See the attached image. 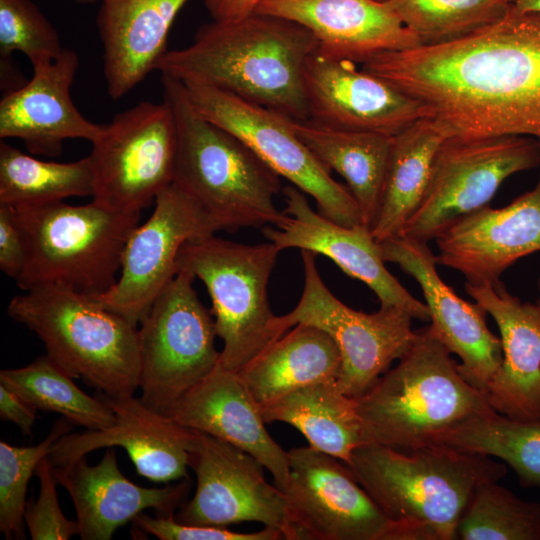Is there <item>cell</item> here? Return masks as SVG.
<instances>
[{"instance_id":"obj_40","label":"cell","mask_w":540,"mask_h":540,"mask_svg":"<svg viewBox=\"0 0 540 540\" xmlns=\"http://www.w3.org/2000/svg\"><path fill=\"white\" fill-rule=\"evenodd\" d=\"M142 531L161 540H280L284 534L276 528L264 526L251 533L235 532L226 527L190 525L175 520L174 515L151 517L140 513L133 520Z\"/></svg>"},{"instance_id":"obj_21","label":"cell","mask_w":540,"mask_h":540,"mask_svg":"<svg viewBox=\"0 0 540 540\" xmlns=\"http://www.w3.org/2000/svg\"><path fill=\"white\" fill-rule=\"evenodd\" d=\"M101 397L114 411V424L102 430L68 433L48 455L54 466L85 457L100 448L122 447L138 474L153 482L187 476L194 431L158 413L133 395Z\"/></svg>"},{"instance_id":"obj_13","label":"cell","mask_w":540,"mask_h":540,"mask_svg":"<svg viewBox=\"0 0 540 540\" xmlns=\"http://www.w3.org/2000/svg\"><path fill=\"white\" fill-rule=\"evenodd\" d=\"M178 135L170 106L142 101L116 114L88 155L92 200L124 213H141L174 179Z\"/></svg>"},{"instance_id":"obj_14","label":"cell","mask_w":540,"mask_h":540,"mask_svg":"<svg viewBox=\"0 0 540 540\" xmlns=\"http://www.w3.org/2000/svg\"><path fill=\"white\" fill-rule=\"evenodd\" d=\"M284 493L298 539L419 540L390 520L341 460L308 447L288 451Z\"/></svg>"},{"instance_id":"obj_3","label":"cell","mask_w":540,"mask_h":540,"mask_svg":"<svg viewBox=\"0 0 540 540\" xmlns=\"http://www.w3.org/2000/svg\"><path fill=\"white\" fill-rule=\"evenodd\" d=\"M346 465L382 512L419 540L456 539L476 488L506 474V465L490 456L446 445L403 452L365 442Z\"/></svg>"},{"instance_id":"obj_39","label":"cell","mask_w":540,"mask_h":540,"mask_svg":"<svg viewBox=\"0 0 540 540\" xmlns=\"http://www.w3.org/2000/svg\"><path fill=\"white\" fill-rule=\"evenodd\" d=\"M54 465L49 456L38 463L35 474L40 481L38 499L28 503L24 521L33 540H67L79 534L77 521L67 519L59 505L54 476Z\"/></svg>"},{"instance_id":"obj_6","label":"cell","mask_w":540,"mask_h":540,"mask_svg":"<svg viewBox=\"0 0 540 540\" xmlns=\"http://www.w3.org/2000/svg\"><path fill=\"white\" fill-rule=\"evenodd\" d=\"M24 292L10 300L7 313L40 338L56 364L105 395L134 394L140 375L137 325L67 286Z\"/></svg>"},{"instance_id":"obj_5","label":"cell","mask_w":540,"mask_h":540,"mask_svg":"<svg viewBox=\"0 0 540 540\" xmlns=\"http://www.w3.org/2000/svg\"><path fill=\"white\" fill-rule=\"evenodd\" d=\"M161 83L177 126L173 182L194 197L221 230L276 226L285 216L274 202L281 177L240 138L203 117L180 80L162 74Z\"/></svg>"},{"instance_id":"obj_22","label":"cell","mask_w":540,"mask_h":540,"mask_svg":"<svg viewBox=\"0 0 540 540\" xmlns=\"http://www.w3.org/2000/svg\"><path fill=\"white\" fill-rule=\"evenodd\" d=\"M33 75L0 101V138H18L34 155L56 157L68 139L94 142L105 125L88 120L74 105L71 86L78 54L64 49L55 59L32 65Z\"/></svg>"},{"instance_id":"obj_38","label":"cell","mask_w":540,"mask_h":540,"mask_svg":"<svg viewBox=\"0 0 540 540\" xmlns=\"http://www.w3.org/2000/svg\"><path fill=\"white\" fill-rule=\"evenodd\" d=\"M65 48L52 23L31 0H0V66L21 52L31 64L57 58Z\"/></svg>"},{"instance_id":"obj_30","label":"cell","mask_w":540,"mask_h":540,"mask_svg":"<svg viewBox=\"0 0 540 540\" xmlns=\"http://www.w3.org/2000/svg\"><path fill=\"white\" fill-rule=\"evenodd\" d=\"M264 421L287 423L300 431L309 446L347 463L365 443L356 400L337 381L317 382L259 405Z\"/></svg>"},{"instance_id":"obj_42","label":"cell","mask_w":540,"mask_h":540,"mask_svg":"<svg viewBox=\"0 0 540 540\" xmlns=\"http://www.w3.org/2000/svg\"><path fill=\"white\" fill-rule=\"evenodd\" d=\"M37 409L16 393L0 384V418L14 423L24 434H30Z\"/></svg>"},{"instance_id":"obj_36","label":"cell","mask_w":540,"mask_h":540,"mask_svg":"<svg viewBox=\"0 0 540 540\" xmlns=\"http://www.w3.org/2000/svg\"><path fill=\"white\" fill-rule=\"evenodd\" d=\"M421 45L458 40L501 19L503 0H391L387 2Z\"/></svg>"},{"instance_id":"obj_7","label":"cell","mask_w":540,"mask_h":540,"mask_svg":"<svg viewBox=\"0 0 540 540\" xmlns=\"http://www.w3.org/2000/svg\"><path fill=\"white\" fill-rule=\"evenodd\" d=\"M13 210L26 250L24 268L15 280L23 291L52 284L92 296L108 291L140 220V213L114 211L93 200Z\"/></svg>"},{"instance_id":"obj_15","label":"cell","mask_w":540,"mask_h":540,"mask_svg":"<svg viewBox=\"0 0 540 540\" xmlns=\"http://www.w3.org/2000/svg\"><path fill=\"white\" fill-rule=\"evenodd\" d=\"M154 202L151 216L127 240L116 283L102 294L91 295L137 326L177 274L182 246L222 231L201 204L174 182Z\"/></svg>"},{"instance_id":"obj_19","label":"cell","mask_w":540,"mask_h":540,"mask_svg":"<svg viewBox=\"0 0 540 540\" xmlns=\"http://www.w3.org/2000/svg\"><path fill=\"white\" fill-rule=\"evenodd\" d=\"M309 120L334 129L395 136L427 117L424 106L356 63L315 52L304 67Z\"/></svg>"},{"instance_id":"obj_48","label":"cell","mask_w":540,"mask_h":540,"mask_svg":"<svg viewBox=\"0 0 540 540\" xmlns=\"http://www.w3.org/2000/svg\"><path fill=\"white\" fill-rule=\"evenodd\" d=\"M377 1H380V2H389L391 0H377Z\"/></svg>"},{"instance_id":"obj_28","label":"cell","mask_w":540,"mask_h":540,"mask_svg":"<svg viewBox=\"0 0 540 540\" xmlns=\"http://www.w3.org/2000/svg\"><path fill=\"white\" fill-rule=\"evenodd\" d=\"M339 349L322 329L299 323L239 373L259 405L317 382L338 381Z\"/></svg>"},{"instance_id":"obj_20","label":"cell","mask_w":540,"mask_h":540,"mask_svg":"<svg viewBox=\"0 0 540 540\" xmlns=\"http://www.w3.org/2000/svg\"><path fill=\"white\" fill-rule=\"evenodd\" d=\"M438 264L473 285L494 284L518 259L540 251V175L536 185L502 208L489 205L446 227L436 238Z\"/></svg>"},{"instance_id":"obj_35","label":"cell","mask_w":540,"mask_h":540,"mask_svg":"<svg viewBox=\"0 0 540 540\" xmlns=\"http://www.w3.org/2000/svg\"><path fill=\"white\" fill-rule=\"evenodd\" d=\"M461 540H540V502L525 501L497 481L479 485L456 531Z\"/></svg>"},{"instance_id":"obj_27","label":"cell","mask_w":540,"mask_h":540,"mask_svg":"<svg viewBox=\"0 0 540 540\" xmlns=\"http://www.w3.org/2000/svg\"><path fill=\"white\" fill-rule=\"evenodd\" d=\"M99 1L96 23L107 93L119 100L155 70L167 51L169 30L188 0Z\"/></svg>"},{"instance_id":"obj_8","label":"cell","mask_w":540,"mask_h":540,"mask_svg":"<svg viewBox=\"0 0 540 540\" xmlns=\"http://www.w3.org/2000/svg\"><path fill=\"white\" fill-rule=\"evenodd\" d=\"M281 250L272 242L243 244L211 235L186 242L178 270L205 285L217 337L219 365L241 373L280 337L268 298V282Z\"/></svg>"},{"instance_id":"obj_37","label":"cell","mask_w":540,"mask_h":540,"mask_svg":"<svg viewBox=\"0 0 540 540\" xmlns=\"http://www.w3.org/2000/svg\"><path fill=\"white\" fill-rule=\"evenodd\" d=\"M72 424L57 420L49 434L34 446H14L0 442V531L7 539H23L26 492L38 463L48 456L54 444L70 433Z\"/></svg>"},{"instance_id":"obj_17","label":"cell","mask_w":540,"mask_h":540,"mask_svg":"<svg viewBox=\"0 0 540 540\" xmlns=\"http://www.w3.org/2000/svg\"><path fill=\"white\" fill-rule=\"evenodd\" d=\"M379 245L385 262L397 264L417 281L430 314L429 331L460 358L463 378L485 394L503 357L501 340L489 330L485 310L460 298L441 279L428 242L396 236Z\"/></svg>"},{"instance_id":"obj_26","label":"cell","mask_w":540,"mask_h":540,"mask_svg":"<svg viewBox=\"0 0 540 540\" xmlns=\"http://www.w3.org/2000/svg\"><path fill=\"white\" fill-rule=\"evenodd\" d=\"M53 472L73 501L83 540H109L120 526L149 508L158 516L174 515L190 487L187 480L164 488L136 485L121 473L112 448L96 465L81 457L54 466Z\"/></svg>"},{"instance_id":"obj_33","label":"cell","mask_w":540,"mask_h":540,"mask_svg":"<svg viewBox=\"0 0 540 540\" xmlns=\"http://www.w3.org/2000/svg\"><path fill=\"white\" fill-rule=\"evenodd\" d=\"M73 379L47 354L24 367L0 371V384L37 410L59 413L86 430L111 427L116 420L111 407L101 397L86 394Z\"/></svg>"},{"instance_id":"obj_34","label":"cell","mask_w":540,"mask_h":540,"mask_svg":"<svg viewBox=\"0 0 540 540\" xmlns=\"http://www.w3.org/2000/svg\"><path fill=\"white\" fill-rule=\"evenodd\" d=\"M439 445L499 458L522 486L540 489V423L512 420L494 411L449 432Z\"/></svg>"},{"instance_id":"obj_43","label":"cell","mask_w":540,"mask_h":540,"mask_svg":"<svg viewBox=\"0 0 540 540\" xmlns=\"http://www.w3.org/2000/svg\"><path fill=\"white\" fill-rule=\"evenodd\" d=\"M264 0H205V7L218 22L235 21L255 12Z\"/></svg>"},{"instance_id":"obj_11","label":"cell","mask_w":540,"mask_h":540,"mask_svg":"<svg viewBox=\"0 0 540 540\" xmlns=\"http://www.w3.org/2000/svg\"><path fill=\"white\" fill-rule=\"evenodd\" d=\"M181 82L203 117L236 135L280 177L311 196L319 213L346 227L364 224L348 188L299 139L291 118L209 85Z\"/></svg>"},{"instance_id":"obj_23","label":"cell","mask_w":540,"mask_h":540,"mask_svg":"<svg viewBox=\"0 0 540 540\" xmlns=\"http://www.w3.org/2000/svg\"><path fill=\"white\" fill-rule=\"evenodd\" d=\"M471 298L500 331L502 362L485 396L499 414L540 423V309L510 294L500 282L465 284Z\"/></svg>"},{"instance_id":"obj_47","label":"cell","mask_w":540,"mask_h":540,"mask_svg":"<svg viewBox=\"0 0 540 540\" xmlns=\"http://www.w3.org/2000/svg\"><path fill=\"white\" fill-rule=\"evenodd\" d=\"M505 1L506 3H509V4H513L516 0H503Z\"/></svg>"},{"instance_id":"obj_18","label":"cell","mask_w":540,"mask_h":540,"mask_svg":"<svg viewBox=\"0 0 540 540\" xmlns=\"http://www.w3.org/2000/svg\"><path fill=\"white\" fill-rule=\"evenodd\" d=\"M284 218L262 233L281 251L298 248L331 259L345 274L365 283L378 297L380 306H395L414 319L430 321L429 310L403 287L386 268L379 242L364 224L346 227L316 212L297 187L283 189Z\"/></svg>"},{"instance_id":"obj_4","label":"cell","mask_w":540,"mask_h":540,"mask_svg":"<svg viewBox=\"0 0 540 540\" xmlns=\"http://www.w3.org/2000/svg\"><path fill=\"white\" fill-rule=\"evenodd\" d=\"M355 400L366 442L403 452L439 445L449 432L495 411L428 327L418 330L399 363Z\"/></svg>"},{"instance_id":"obj_29","label":"cell","mask_w":540,"mask_h":540,"mask_svg":"<svg viewBox=\"0 0 540 540\" xmlns=\"http://www.w3.org/2000/svg\"><path fill=\"white\" fill-rule=\"evenodd\" d=\"M292 125L313 155L344 178L371 230L381 204L393 136L334 129L311 120H293Z\"/></svg>"},{"instance_id":"obj_1","label":"cell","mask_w":540,"mask_h":540,"mask_svg":"<svg viewBox=\"0 0 540 540\" xmlns=\"http://www.w3.org/2000/svg\"><path fill=\"white\" fill-rule=\"evenodd\" d=\"M361 68L419 101L451 136L540 140V13L512 4L463 38L380 53Z\"/></svg>"},{"instance_id":"obj_32","label":"cell","mask_w":540,"mask_h":540,"mask_svg":"<svg viewBox=\"0 0 540 540\" xmlns=\"http://www.w3.org/2000/svg\"><path fill=\"white\" fill-rule=\"evenodd\" d=\"M89 157L69 163L43 161L0 141V205L36 208L93 195Z\"/></svg>"},{"instance_id":"obj_2","label":"cell","mask_w":540,"mask_h":540,"mask_svg":"<svg viewBox=\"0 0 540 540\" xmlns=\"http://www.w3.org/2000/svg\"><path fill=\"white\" fill-rule=\"evenodd\" d=\"M318 49L317 38L303 25L255 11L235 21L200 26L189 46L167 50L155 70L305 121L304 67Z\"/></svg>"},{"instance_id":"obj_24","label":"cell","mask_w":540,"mask_h":540,"mask_svg":"<svg viewBox=\"0 0 540 540\" xmlns=\"http://www.w3.org/2000/svg\"><path fill=\"white\" fill-rule=\"evenodd\" d=\"M256 12L286 18L309 29L318 52L364 63L384 52L421 46L387 2L377 0H264Z\"/></svg>"},{"instance_id":"obj_25","label":"cell","mask_w":540,"mask_h":540,"mask_svg":"<svg viewBox=\"0 0 540 540\" xmlns=\"http://www.w3.org/2000/svg\"><path fill=\"white\" fill-rule=\"evenodd\" d=\"M177 423L207 433L253 456L283 490L288 452L270 436L260 406L238 373L218 366L193 386L169 412Z\"/></svg>"},{"instance_id":"obj_46","label":"cell","mask_w":540,"mask_h":540,"mask_svg":"<svg viewBox=\"0 0 540 540\" xmlns=\"http://www.w3.org/2000/svg\"><path fill=\"white\" fill-rule=\"evenodd\" d=\"M537 285H538V290H539V292H540V278H539V280H538ZM536 304H537V306H538L539 309H540V298L537 300Z\"/></svg>"},{"instance_id":"obj_41","label":"cell","mask_w":540,"mask_h":540,"mask_svg":"<svg viewBox=\"0 0 540 540\" xmlns=\"http://www.w3.org/2000/svg\"><path fill=\"white\" fill-rule=\"evenodd\" d=\"M26 250L13 208L0 205V269L16 280L25 265Z\"/></svg>"},{"instance_id":"obj_16","label":"cell","mask_w":540,"mask_h":540,"mask_svg":"<svg viewBox=\"0 0 540 540\" xmlns=\"http://www.w3.org/2000/svg\"><path fill=\"white\" fill-rule=\"evenodd\" d=\"M193 431L189 467L196 475V491L175 520L216 527L258 522L279 529L287 540H298L286 497L266 481L264 467L243 450Z\"/></svg>"},{"instance_id":"obj_12","label":"cell","mask_w":540,"mask_h":540,"mask_svg":"<svg viewBox=\"0 0 540 540\" xmlns=\"http://www.w3.org/2000/svg\"><path fill=\"white\" fill-rule=\"evenodd\" d=\"M540 165V140L521 135L451 136L438 148L425 195L400 236L429 242L489 205L509 176Z\"/></svg>"},{"instance_id":"obj_45","label":"cell","mask_w":540,"mask_h":540,"mask_svg":"<svg viewBox=\"0 0 540 540\" xmlns=\"http://www.w3.org/2000/svg\"><path fill=\"white\" fill-rule=\"evenodd\" d=\"M97 1L99 0H75L76 3L81 4V5L93 4V3H96Z\"/></svg>"},{"instance_id":"obj_31","label":"cell","mask_w":540,"mask_h":540,"mask_svg":"<svg viewBox=\"0 0 540 540\" xmlns=\"http://www.w3.org/2000/svg\"><path fill=\"white\" fill-rule=\"evenodd\" d=\"M449 130L423 117L393 136L381 204L371 233L377 242L400 236L428 187L435 154Z\"/></svg>"},{"instance_id":"obj_10","label":"cell","mask_w":540,"mask_h":540,"mask_svg":"<svg viewBox=\"0 0 540 540\" xmlns=\"http://www.w3.org/2000/svg\"><path fill=\"white\" fill-rule=\"evenodd\" d=\"M304 287L298 304L276 317L280 336L299 323L316 326L336 343L341 356L338 385L343 393L358 398L366 393L390 364L412 346L417 331L408 312L380 306L374 313L354 310L340 301L318 272L315 254L301 250Z\"/></svg>"},{"instance_id":"obj_44","label":"cell","mask_w":540,"mask_h":540,"mask_svg":"<svg viewBox=\"0 0 540 540\" xmlns=\"http://www.w3.org/2000/svg\"><path fill=\"white\" fill-rule=\"evenodd\" d=\"M513 5L523 12L540 13V0H516Z\"/></svg>"},{"instance_id":"obj_9","label":"cell","mask_w":540,"mask_h":540,"mask_svg":"<svg viewBox=\"0 0 540 540\" xmlns=\"http://www.w3.org/2000/svg\"><path fill=\"white\" fill-rule=\"evenodd\" d=\"M194 279L178 270L139 322L140 399L164 415L220 361L214 318Z\"/></svg>"}]
</instances>
